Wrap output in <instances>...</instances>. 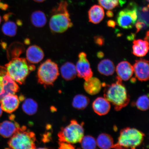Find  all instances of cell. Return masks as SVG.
Instances as JSON below:
<instances>
[{"instance_id": "obj_1", "label": "cell", "mask_w": 149, "mask_h": 149, "mask_svg": "<svg viewBox=\"0 0 149 149\" xmlns=\"http://www.w3.org/2000/svg\"><path fill=\"white\" fill-rule=\"evenodd\" d=\"M66 1H61L51 12L49 25L52 32L62 33L73 26Z\"/></svg>"}, {"instance_id": "obj_40", "label": "cell", "mask_w": 149, "mask_h": 149, "mask_svg": "<svg viewBox=\"0 0 149 149\" xmlns=\"http://www.w3.org/2000/svg\"><path fill=\"white\" fill-rule=\"evenodd\" d=\"M1 16H0V24H1Z\"/></svg>"}, {"instance_id": "obj_31", "label": "cell", "mask_w": 149, "mask_h": 149, "mask_svg": "<svg viewBox=\"0 0 149 149\" xmlns=\"http://www.w3.org/2000/svg\"><path fill=\"white\" fill-rule=\"evenodd\" d=\"M135 27L136 29V33L139 32L142 29H146L148 26L144 22L139 21L138 20L136 23L135 24Z\"/></svg>"}, {"instance_id": "obj_15", "label": "cell", "mask_w": 149, "mask_h": 149, "mask_svg": "<svg viewBox=\"0 0 149 149\" xmlns=\"http://www.w3.org/2000/svg\"><path fill=\"white\" fill-rule=\"evenodd\" d=\"M92 107L95 112L100 116L106 115L111 109L110 102L105 97H99L93 102Z\"/></svg>"}, {"instance_id": "obj_20", "label": "cell", "mask_w": 149, "mask_h": 149, "mask_svg": "<svg viewBox=\"0 0 149 149\" xmlns=\"http://www.w3.org/2000/svg\"><path fill=\"white\" fill-rule=\"evenodd\" d=\"M61 72L63 79L66 81L73 79L77 75L75 65L71 62H67L61 68Z\"/></svg>"}, {"instance_id": "obj_14", "label": "cell", "mask_w": 149, "mask_h": 149, "mask_svg": "<svg viewBox=\"0 0 149 149\" xmlns=\"http://www.w3.org/2000/svg\"><path fill=\"white\" fill-rule=\"evenodd\" d=\"M27 61L31 64H37L44 56V52L40 47L36 45L29 46L26 52Z\"/></svg>"}, {"instance_id": "obj_18", "label": "cell", "mask_w": 149, "mask_h": 149, "mask_svg": "<svg viewBox=\"0 0 149 149\" xmlns=\"http://www.w3.org/2000/svg\"><path fill=\"white\" fill-rule=\"evenodd\" d=\"M88 13L89 22L94 24L101 22L105 15L103 8L98 5L93 6L89 9Z\"/></svg>"}, {"instance_id": "obj_33", "label": "cell", "mask_w": 149, "mask_h": 149, "mask_svg": "<svg viewBox=\"0 0 149 149\" xmlns=\"http://www.w3.org/2000/svg\"><path fill=\"white\" fill-rule=\"evenodd\" d=\"M59 148L61 149H74V147L72 144H70L66 142H59Z\"/></svg>"}, {"instance_id": "obj_36", "label": "cell", "mask_w": 149, "mask_h": 149, "mask_svg": "<svg viewBox=\"0 0 149 149\" xmlns=\"http://www.w3.org/2000/svg\"><path fill=\"white\" fill-rule=\"evenodd\" d=\"M97 56L99 58H102L104 56V54L101 52H99L97 54Z\"/></svg>"}, {"instance_id": "obj_2", "label": "cell", "mask_w": 149, "mask_h": 149, "mask_svg": "<svg viewBox=\"0 0 149 149\" xmlns=\"http://www.w3.org/2000/svg\"><path fill=\"white\" fill-rule=\"evenodd\" d=\"M104 97L114 105L116 111L126 107L130 101L129 95L122 81L117 78L116 83L108 85L104 90Z\"/></svg>"}, {"instance_id": "obj_27", "label": "cell", "mask_w": 149, "mask_h": 149, "mask_svg": "<svg viewBox=\"0 0 149 149\" xmlns=\"http://www.w3.org/2000/svg\"><path fill=\"white\" fill-rule=\"evenodd\" d=\"M80 143L83 149H94L97 146L96 139L90 135L84 136Z\"/></svg>"}, {"instance_id": "obj_8", "label": "cell", "mask_w": 149, "mask_h": 149, "mask_svg": "<svg viewBox=\"0 0 149 149\" xmlns=\"http://www.w3.org/2000/svg\"><path fill=\"white\" fill-rule=\"evenodd\" d=\"M138 7L135 3H130L125 8L117 15L116 22L120 27L124 29L133 28L137 19Z\"/></svg>"}, {"instance_id": "obj_26", "label": "cell", "mask_w": 149, "mask_h": 149, "mask_svg": "<svg viewBox=\"0 0 149 149\" xmlns=\"http://www.w3.org/2000/svg\"><path fill=\"white\" fill-rule=\"evenodd\" d=\"M17 27V24L13 21H7L3 24L2 31L6 36L13 37L16 34Z\"/></svg>"}, {"instance_id": "obj_4", "label": "cell", "mask_w": 149, "mask_h": 149, "mask_svg": "<svg viewBox=\"0 0 149 149\" xmlns=\"http://www.w3.org/2000/svg\"><path fill=\"white\" fill-rule=\"evenodd\" d=\"M145 135L135 128L127 127L121 130L118 141L113 148L135 149L144 140Z\"/></svg>"}, {"instance_id": "obj_10", "label": "cell", "mask_w": 149, "mask_h": 149, "mask_svg": "<svg viewBox=\"0 0 149 149\" xmlns=\"http://www.w3.org/2000/svg\"><path fill=\"white\" fill-rule=\"evenodd\" d=\"M79 58L76 66L77 75L78 77L86 81L93 76L90 63L87 60L86 54L84 52H82L79 54Z\"/></svg>"}, {"instance_id": "obj_23", "label": "cell", "mask_w": 149, "mask_h": 149, "mask_svg": "<svg viewBox=\"0 0 149 149\" xmlns=\"http://www.w3.org/2000/svg\"><path fill=\"white\" fill-rule=\"evenodd\" d=\"M31 21L35 27L41 28L46 25L47 18L45 14L42 11H36L31 15Z\"/></svg>"}, {"instance_id": "obj_5", "label": "cell", "mask_w": 149, "mask_h": 149, "mask_svg": "<svg viewBox=\"0 0 149 149\" xmlns=\"http://www.w3.org/2000/svg\"><path fill=\"white\" fill-rule=\"evenodd\" d=\"M36 136L33 132L25 126L19 128L8 142L9 146L15 149H33L36 148Z\"/></svg>"}, {"instance_id": "obj_30", "label": "cell", "mask_w": 149, "mask_h": 149, "mask_svg": "<svg viewBox=\"0 0 149 149\" xmlns=\"http://www.w3.org/2000/svg\"><path fill=\"white\" fill-rule=\"evenodd\" d=\"M136 107L140 110L146 111L148 109L149 101L148 96L143 95L138 99L136 102Z\"/></svg>"}, {"instance_id": "obj_41", "label": "cell", "mask_w": 149, "mask_h": 149, "mask_svg": "<svg viewBox=\"0 0 149 149\" xmlns=\"http://www.w3.org/2000/svg\"><path fill=\"white\" fill-rule=\"evenodd\" d=\"M146 1H148H148H149V0H146Z\"/></svg>"}, {"instance_id": "obj_22", "label": "cell", "mask_w": 149, "mask_h": 149, "mask_svg": "<svg viewBox=\"0 0 149 149\" xmlns=\"http://www.w3.org/2000/svg\"><path fill=\"white\" fill-rule=\"evenodd\" d=\"M97 145L100 148L109 149L113 148L114 144L113 138L106 133H102L98 136L96 140Z\"/></svg>"}, {"instance_id": "obj_29", "label": "cell", "mask_w": 149, "mask_h": 149, "mask_svg": "<svg viewBox=\"0 0 149 149\" xmlns=\"http://www.w3.org/2000/svg\"><path fill=\"white\" fill-rule=\"evenodd\" d=\"M149 6H145L138 8L137 11L138 19L149 25Z\"/></svg>"}, {"instance_id": "obj_17", "label": "cell", "mask_w": 149, "mask_h": 149, "mask_svg": "<svg viewBox=\"0 0 149 149\" xmlns=\"http://www.w3.org/2000/svg\"><path fill=\"white\" fill-rule=\"evenodd\" d=\"M102 86V84L100 80L93 77L85 81L84 85L86 92L91 95L98 94L101 91Z\"/></svg>"}, {"instance_id": "obj_28", "label": "cell", "mask_w": 149, "mask_h": 149, "mask_svg": "<svg viewBox=\"0 0 149 149\" xmlns=\"http://www.w3.org/2000/svg\"><path fill=\"white\" fill-rule=\"evenodd\" d=\"M99 3L103 8L108 10L114 9L124 3L122 0H98Z\"/></svg>"}, {"instance_id": "obj_12", "label": "cell", "mask_w": 149, "mask_h": 149, "mask_svg": "<svg viewBox=\"0 0 149 149\" xmlns=\"http://www.w3.org/2000/svg\"><path fill=\"white\" fill-rule=\"evenodd\" d=\"M20 99L16 95H7L1 100L0 104L3 111L11 113L16 111L19 106Z\"/></svg>"}, {"instance_id": "obj_6", "label": "cell", "mask_w": 149, "mask_h": 149, "mask_svg": "<svg viewBox=\"0 0 149 149\" xmlns=\"http://www.w3.org/2000/svg\"><path fill=\"white\" fill-rule=\"evenodd\" d=\"M84 134L83 124H80L77 121L72 120L69 125L62 128L58 134V136L60 142L72 144L81 142Z\"/></svg>"}, {"instance_id": "obj_16", "label": "cell", "mask_w": 149, "mask_h": 149, "mask_svg": "<svg viewBox=\"0 0 149 149\" xmlns=\"http://www.w3.org/2000/svg\"><path fill=\"white\" fill-rule=\"evenodd\" d=\"M19 127L18 123L15 121H3L0 123V135L5 138L11 137Z\"/></svg>"}, {"instance_id": "obj_37", "label": "cell", "mask_w": 149, "mask_h": 149, "mask_svg": "<svg viewBox=\"0 0 149 149\" xmlns=\"http://www.w3.org/2000/svg\"><path fill=\"white\" fill-rule=\"evenodd\" d=\"M148 39H149V31H148L146 33V37H145V38L144 39V40H145L147 41L148 42Z\"/></svg>"}, {"instance_id": "obj_35", "label": "cell", "mask_w": 149, "mask_h": 149, "mask_svg": "<svg viewBox=\"0 0 149 149\" xmlns=\"http://www.w3.org/2000/svg\"><path fill=\"white\" fill-rule=\"evenodd\" d=\"M107 15L108 17H112L113 16V12L109 10L107 12Z\"/></svg>"}, {"instance_id": "obj_24", "label": "cell", "mask_w": 149, "mask_h": 149, "mask_svg": "<svg viewBox=\"0 0 149 149\" xmlns=\"http://www.w3.org/2000/svg\"><path fill=\"white\" fill-rule=\"evenodd\" d=\"M89 103V98L83 95L79 94L74 96L72 100V105L75 109H83Z\"/></svg>"}, {"instance_id": "obj_34", "label": "cell", "mask_w": 149, "mask_h": 149, "mask_svg": "<svg viewBox=\"0 0 149 149\" xmlns=\"http://www.w3.org/2000/svg\"><path fill=\"white\" fill-rule=\"evenodd\" d=\"M107 25L108 26L112 28H114L116 25V23L113 20H109L108 21Z\"/></svg>"}, {"instance_id": "obj_13", "label": "cell", "mask_w": 149, "mask_h": 149, "mask_svg": "<svg viewBox=\"0 0 149 149\" xmlns=\"http://www.w3.org/2000/svg\"><path fill=\"white\" fill-rule=\"evenodd\" d=\"M116 72L117 78L122 81H127L133 75V67L127 61H121L117 65Z\"/></svg>"}, {"instance_id": "obj_9", "label": "cell", "mask_w": 149, "mask_h": 149, "mask_svg": "<svg viewBox=\"0 0 149 149\" xmlns=\"http://www.w3.org/2000/svg\"><path fill=\"white\" fill-rule=\"evenodd\" d=\"M19 87L7 72L5 67L0 66V103L7 95L15 94Z\"/></svg>"}, {"instance_id": "obj_7", "label": "cell", "mask_w": 149, "mask_h": 149, "mask_svg": "<svg viewBox=\"0 0 149 149\" xmlns=\"http://www.w3.org/2000/svg\"><path fill=\"white\" fill-rule=\"evenodd\" d=\"M57 65L48 59L40 65L37 71L38 82L44 85H52L59 75Z\"/></svg>"}, {"instance_id": "obj_21", "label": "cell", "mask_w": 149, "mask_h": 149, "mask_svg": "<svg viewBox=\"0 0 149 149\" xmlns=\"http://www.w3.org/2000/svg\"><path fill=\"white\" fill-rule=\"evenodd\" d=\"M97 69L100 74L109 76L114 73L115 66L112 61L109 59H105L99 63Z\"/></svg>"}, {"instance_id": "obj_19", "label": "cell", "mask_w": 149, "mask_h": 149, "mask_svg": "<svg viewBox=\"0 0 149 149\" xmlns=\"http://www.w3.org/2000/svg\"><path fill=\"white\" fill-rule=\"evenodd\" d=\"M133 53L137 57L144 56L149 49L148 42L141 40H135L133 42Z\"/></svg>"}, {"instance_id": "obj_38", "label": "cell", "mask_w": 149, "mask_h": 149, "mask_svg": "<svg viewBox=\"0 0 149 149\" xmlns=\"http://www.w3.org/2000/svg\"><path fill=\"white\" fill-rule=\"evenodd\" d=\"M33 1H35L37 2L42 3V2L45 1V0H33Z\"/></svg>"}, {"instance_id": "obj_39", "label": "cell", "mask_w": 149, "mask_h": 149, "mask_svg": "<svg viewBox=\"0 0 149 149\" xmlns=\"http://www.w3.org/2000/svg\"><path fill=\"white\" fill-rule=\"evenodd\" d=\"M3 110L2 109L1 106H0V117H1L2 114Z\"/></svg>"}, {"instance_id": "obj_25", "label": "cell", "mask_w": 149, "mask_h": 149, "mask_svg": "<svg viewBox=\"0 0 149 149\" xmlns=\"http://www.w3.org/2000/svg\"><path fill=\"white\" fill-rule=\"evenodd\" d=\"M37 109L38 105L37 102L31 98L26 99L22 105V109L24 112L30 115L35 114Z\"/></svg>"}, {"instance_id": "obj_11", "label": "cell", "mask_w": 149, "mask_h": 149, "mask_svg": "<svg viewBox=\"0 0 149 149\" xmlns=\"http://www.w3.org/2000/svg\"><path fill=\"white\" fill-rule=\"evenodd\" d=\"M133 67L134 72L136 77L139 81H148L149 77L148 61L141 58L138 59L135 61Z\"/></svg>"}, {"instance_id": "obj_3", "label": "cell", "mask_w": 149, "mask_h": 149, "mask_svg": "<svg viewBox=\"0 0 149 149\" xmlns=\"http://www.w3.org/2000/svg\"><path fill=\"white\" fill-rule=\"evenodd\" d=\"M5 67L9 75L20 85L25 82L30 73L35 69L34 65L30 64L24 58H14Z\"/></svg>"}, {"instance_id": "obj_32", "label": "cell", "mask_w": 149, "mask_h": 149, "mask_svg": "<svg viewBox=\"0 0 149 149\" xmlns=\"http://www.w3.org/2000/svg\"><path fill=\"white\" fill-rule=\"evenodd\" d=\"M94 42L97 45L102 46L105 43V40L102 36H97L94 37Z\"/></svg>"}]
</instances>
